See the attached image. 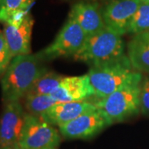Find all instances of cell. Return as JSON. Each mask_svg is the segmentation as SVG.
I'll return each instance as SVG.
<instances>
[{
    "instance_id": "6da1fadb",
    "label": "cell",
    "mask_w": 149,
    "mask_h": 149,
    "mask_svg": "<svg viewBox=\"0 0 149 149\" xmlns=\"http://www.w3.org/2000/svg\"><path fill=\"white\" fill-rule=\"evenodd\" d=\"M37 54L13 57L1 79L2 99L4 104L19 101L48 70Z\"/></svg>"
},
{
    "instance_id": "7a4b0ae2",
    "label": "cell",
    "mask_w": 149,
    "mask_h": 149,
    "mask_svg": "<svg viewBox=\"0 0 149 149\" xmlns=\"http://www.w3.org/2000/svg\"><path fill=\"white\" fill-rule=\"evenodd\" d=\"M88 77L97 99H103L123 87L140 83L143 74L135 70L128 56L121 61L91 66Z\"/></svg>"
},
{
    "instance_id": "3957f363",
    "label": "cell",
    "mask_w": 149,
    "mask_h": 149,
    "mask_svg": "<svg viewBox=\"0 0 149 149\" xmlns=\"http://www.w3.org/2000/svg\"><path fill=\"white\" fill-rule=\"evenodd\" d=\"M124 50L122 36L105 27L86 37L74 58L91 66H96L126 58Z\"/></svg>"
},
{
    "instance_id": "277c9868",
    "label": "cell",
    "mask_w": 149,
    "mask_h": 149,
    "mask_svg": "<svg viewBox=\"0 0 149 149\" xmlns=\"http://www.w3.org/2000/svg\"><path fill=\"white\" fill-rule=\"evenodd\" d=\"M140 83L123 87L94 103L104 113L111 123L122 122L140 111Z\"/></svg>"
},
{
    "instance_id": "5b68a950",
    "label": "cell",
    "mask_w": 149,
    "mask_h": 149,
    "mask_svg": "<svg viewBox=\"0 0 149 149\" xmlns=\"http://www.w3.org/2000/svg\"><path fill=\"white\" fill-rule=\"evenodd\" d=\"M86 37L80 25L68 17L53 42L36 54L44 62L60 57H74L82 47Z\"/></svg>"
},
{
    "instance_id": "8992f818",
    "label": "cell",
    "mask_w": 149,
    "mask_h": 149,
    "mask_svg": "<svg viewBox=\"0 0 149 149\" xmlns=\"http://www.w3.org/2000/svg\"><path fill=\"white\" fill-rule=\"evenodd\" d=\"M60 142V133L54 126L40 117L26 113L18 146L24 149H56Z\"/></svg>"
},
{
    "instance_id": "52a82bcc",
    "label": "cell",
    "mask_w": 149,
    "mask_h": 149,
    "mask_svg": "<svg viewBox=\"0 0 149 149\" xmlns=\"http://www.w3.org/2000/svg\"><path fill=\"white\" fill-rule=\"evenodd\" d=\"M34 20L32 15L22 12L5 22L3 33L13 58L31 53V38Z\"/></svg>"
},
{
    "instance_id": "ba28073f",
    "label": "cell",
    "mask_w": 149,
    "mask_h": 149,
    "mask_svg": "<svg viewBox=\"0 0 149 149\" xmlns=\"http://www.w3.org/2000/svg\"><path fill=\"white\" fill-rule=\"evenodd\" d=\"M111 124L104 113L96 107L59 127V131L65 139H86L95 136Z\"/></svg>"
},
{
    "instance_id": "9c48e42d",
    "label": "cell",
    "mask_w": 149,
    "mask_h": 149,
    "mask_svg": "<svg viewBox=\"0 0 149 149\" xmlns=\"http://www.w3.org/2000/svg\"><path fill=\"white\" fill-rule=\"evenodd\" d=\"M26 113L19 101L4 104L0 115V149L18 144Z\"/></svg>"
},
{
    "instance_id": "30bf717a",
    "label": "cell",
    "mask_w": 149,
    "mask_h": 149,
    "mask_svg": "<svg viewBox=\"0 0 149 149\" xmlns=\"http://www.w3.org/2000/svg\"><path fill=\"white\" fill-rule=\"evenodd\" d=\"M141 0H110L102 9L105 27L120 36L127 34Z\"/></svg>"
},
{
    "instance_id": "8fae6325",
    "label": "cell",
    "mask_w": 149,
    "mask_h": 149,
    "mask_svg": "<svg viewBox=\"0 0 149 149\" xmlns=\"http://www.w3.org/2000/svg\"><path fill=\"white\" fill-rule=\"evenodd\" d=\"M57 103L87 101L95 96L87 74L63 77L58 88L51 95Z\"/></svg>"
},
{
    "instance_id": "7c38bea8",
    "label": "cell",
    "mask_w": 149,
    "mask_h": 149,
    "mask_svg": "<svg viewBox=\"0 0 149 149\" xmlns=\"http://www.w3.org/2000/svg\"><path fill=\"white\" fill-rule=\"evenodd\" d=\"M68 17L80 25L87 37L105 27L102 10L95 3L80 1L74 3Z\"/></svg>"
},
{
    "instance_id": "4fadbf2b",
    "label": "cell",
    "mask_w": 149,
    "mask_h": 149,
    "mask_svg": "<svg viewBox=\"0 0 149 149\" xmlns=\"http://www.w3.org/2000/svg\"><path fill=\"white\" fill-rule=\"evenodd\" d=\"M95 108V104L88 101L56 103L40 118L52 126L61 127Z\"/></svg>"
},
{
    "instance_id": "5bb4252c",
    "label": "cell",
    "mask_w": 149,
    "mask_h": 149,
    "mask_svg": "<svg viewBox=\"0 0 149 149\" xmlns=\"http://www.w3.org/2000/svg\"><path fill=\"white\" fill-rule=\"evenodd\" d=\"M127 56L135 70L149 74V32L133 35L127 46Z\"/></svg>"
},
{
    "instance_id": "9a60e30c",
    "label": "cell",
    "mask_w": 149,
    "mask_h": 149,
    "mask_svg": "<svg viewBox=\"0 0 149 149\" xmlns=\"http://www.w3.org/2000/svg\"><path fill=\"white\" fill-rule=\"evenodd\" d=\"M24 98V106L27 113L37 117H41L51 107L57 103L52 96L47 95L27 94Z\"/></svg>"
},
{
    "instance_id": "2e32d148",
    "label": "cell",
    "mask_w": 149,
    "mask_h": 149,
    "mask_svg": "<svg viewBox=\"0 0 149 149\" xmlns=\"http://www.w3.org/2000/svg\"><path fill=\"white\" fill-rule=\"evenodd\" d=\"M64 76L54 71L47 70L42 75L27 94H38L51 95L58 88Z\"/></svg>"
},
{
    "instance_id": "e0dca14e",
    "label": "cell",
    "mask_w": 149,
    "mask_h": 149,
    "mask_svg": "<svg viewBox=\"0 0 149 149\" xmlns=\"http://www.w3.org/2000/svg\"><path fill=\"white\" fill-rule=\"evenodd\" d=\"M35 0H0V22H7L25 12Z\"/></svg>"
},
{
    "instance_id": "ac0fdd59",
    "label": "cell",
    "mask_w": 149,
    "mask_h": 149,
    "mask_svg": "<svg viewBox=\"0 0 149 149\" xmlns=\"http://www.w3.org/2000/svg\"><path fill=\"white\" fill-rule=\"evenodd\" d=\"M149 32V2H142L130 22L128 33L137 35Z\"/></svg>"
},
{
    "instance_id": "d6986e66",
    "label": "cell",
    "mask_w": 149,
    "mask_h": 149,
    "mask_svg": "<svg viewBox=\"0 0 149 149\" xmlns=\"http://www.w3.org/2000/svg\"><path fill=\"white\" fill-rule=\"evenodd\" d=\"M139 88L140 111L145 115H149V74L143 76Z\"/></svg>"
},
{
    "instance_id": "ffe728a7",
    "label": "cell",
    "mask_w": 149,
    "mask_h": 149,
    "mask_svg": "<svg viewBox=\"0 0 149 149\" xmlns=\"http://www.w3.org/2000/svg\"><path fill=\"white\" fill-rule=\"evenodd\" d=\"M13 56L3 32H0V76L4 74Z\"/></svg>"
},
{
    "instance_id": "44dd1931",
    "label": "cell",
    "mask_w": 149,
    "mask_h": 149,
    "mask_svg": "<svg viewBox=\"0 0 149 149\" xmlns=\"http://www.w3.org/2000/svg\"><path fill=\"white\" fill-rule=\"evenodd\" d=\"M3 149H24L21 148L20 146L18 145H15V146H13V147H9V148H3Z\"/></svg>"
},
{
    "instance_id": "7402d4cb",
    "label": "cell",
    "mask_w": 149,
    "mask_h": 149,
    "mask_svg": "<svg viewBox=\"0 0 149 149\" xmlns=\"http://www.w3.org/2000/svg\"><path fill=\"white\" fill-rule=\"evenodd\" d=\"M142 2H149V0H141Z\"/></svg>"
}]
</instances>
